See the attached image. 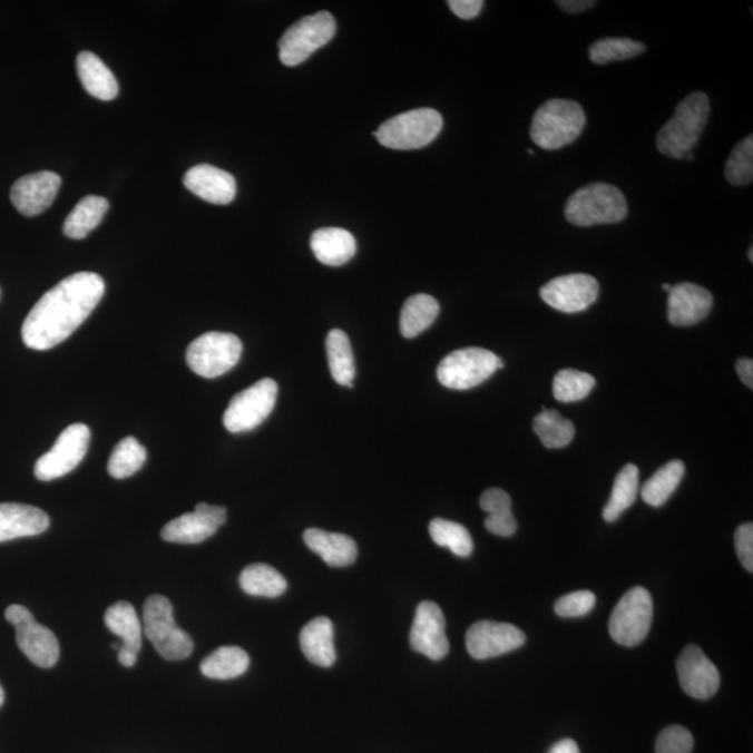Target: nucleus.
<instances>
[{
  "label": "nucleus",
  "mask_w": 753,
  "mask_h": 753,
  "mask_svg": "<svg viewBox=\"0 0 753 753\" xmlns=\"http://www.w3.org/2000/svg\"><path fill=\"white\" fill-rule=\"evenodd\" d=\"M105 282L96 273H77L60 281L31 309L21 336L27 348L48 351L68 340L98 306Z\"/></svg>",
  "instance_id": "f257e3e1"
},
{
  "label": "nucleus",
  "mask_w": 753,
  "mask_h": 753,
  "mask_svg": "<svg viewBox=\"0 0 753 753\" xmlns=\"http://www.w3.org/2000/svg\"><path fill=\"white\" fill-rule=\"evenodd\" d=\"M711 114L705 92H692L675 108L673 118L658 131L656 146L668 158L683 159L700 141Z\"/></svg>",
  "instance_id": "f03ea898"
},
{
  "label": "nucleus",
  "mask_w": 753,
  "mask_h": 753,
  "mask_svg": "<svg viewBox=\"0 0 753 753\" xmlns=\"http://www.w3.org/2000/svg\"><path fill=\"white\" fill-rule=\"evenodd\" d=\"M627 214L624 193L608 183H590L569 196L565 204V218L580 228L622 223Z\"/></svg>",
  "instance_id": "7ed1b4c3"
},
{
  "label": "nucleus",
  "mask_w": 753,
  "mask_h": 753,
  "mask_svg": "<svg viewBox=\"0 0 753 753\" xmlns=\"http://www.w3.org/2000/svg\"><path fill=\"white\" fill-rule=\"evenodd\" d=\"M586 115L571 99H550L536 110L530 126L531 140L542 149L554 151L573 144L583 135Z\"/></svg>",
  "instance_id": "20e7f679"
},
{
  "label": "nucleus",
  "mask_w": 753,
  "mask_h": 753,
  "mask_svg": "<svg viewBox=\"0 0 753 753\" xmlns=\"http://www.w3.org/2000/svg\"><path fill=\"white\" fill-rule=\"evenodd\" d=\"M143 630L165 661H185L195 649L190 635L177 627L174 607L165 596H149L144 603Z\"/></svg>",
  "instance_id": "39448f33"
},
{
  "label": "nucleus",
  "mask_w": 753,
  "mask_h": 753,
  "mask_svg": "<svg viewBox=\"0 0 753 753\" xmlns=\"http://www.w3.org/2000/svg\"><path fill=\"white\" fill-rule=\"evenodd\" d=\"M442 116L436 109L420 108L394 116L373 135L380 144L392 149H418L429 146L442 130Z\"/></svg>",
  "instance_id": "423d86ee"
},
{
  "label": "nucleus",
  "mask_w": 753,
  "mask_h": 753,
  "mask_svg": "<svg viewBox=\"0 0 753 753\" xmlns=\"http://www.w3.org/2000/svg\"><path fill=\"white\" fill-rule=\"evenodd\" d=\"M502 368V360L487 349L464 348L441 360L437 379L447 389L470 390L483 384Z\"/></svg>",
  "instance_id": "0eeeda50"
},
{
  "label": "nucleus",
  "mask_w": 753,
  "mask_h": 753,
  "mask_svg": "<svg viewBox=\"0 0 753 753\" xmlns=\"http://www.w3.org/2000/svg\"><path fill=\"white\" fill-rule=\"evenodd\" d=\"M239 338L229 332H207L187 348L188 368L204 379H217L234 369L242 358Z\"/></svg>",
  "instance_id": "6e6552de"
},
{
  "label": "nucleus",
  "mask_w": 753,
  "mask_h": 753,
  "mask_svg": "<svg viewBox=\"0 0 753 753\" xmlns=\"http://www.w3.org/2000/svg\"><path fill=\"white\" fill-rule=\"evenodd\" d=\"M336 23L334 16L319 12L306 16L290 27L280 41V59L285 66H297L312 57L334 38Z\"/></svg>",
  "instance_id": "1a4fd4ad"
},
{
  "label": "nucleus",
  "mask_w": 753,
  "mask_h": 753,
  "mask_svg": "<svg viewBox=\"0 0 753 753\" xmlns=\"http://www.w3.org/2000/svg\"><path fill=\"white\" fill-rule=\"evenodd\" d=\"M653 600L649 591L636 586L627 591L614 608L608 623L612 638L623 646H638L649 634Z\"/></svg>",
  "instance_id": "9d476101"
},
{
  "label": "nucleus",
  "mask_w": 753,
  "mask_h": 753,
  "mask_svg": "<svg viewBox=\"0 0 753 753\" xmlns=\"http://www.w3.org/2000/svg\"><path fill=\"white\" fill-rule=\"evenodd\" d=\"M278 397V384L263 379L232 398L224 413L225 429L231 433H246L258 428L273 412Z\"/></svg>",
  "instance_id": "9b49d317"
},
{
  "label": "nucleus",
  "mask_w": 753,
  "mask_h": 753,
  "mask_svg": "<svg viewBox=\"0 0 753 753\" xmlns=\"http://www.w3.org/2000/svg\"><path fill=\"white\" fill-rule=\"evenodd\" d=\"M16 629V642L29 661L41 668H51L59 661V642L51 629L36 622L26 607L13 605L4 613Z\"/></svg>",
  "instance_id": "f8f14e48"
},
{
  "label": "nucleus",
  "mask_w": 753,
  "mask_h": 753,
  "mask_svg": "<svg viewBox=\"0 0 753 753\" xmlns=\"http://www.w3.org/2000/svg\"><path fill=\"white\" fill-rule=\"evenodd\" d=\"M90 439V429L86 424L69 426L60 433L52 450L38 459L35 469L36 478L51 481L70 473L85 459Z\"/></svg>",
  "instance_id": "ddd939ff"
},
{
  "label": "nucleus",
  "mask_w": 753,
  "mask_h": 753,
  "mask_svg": "<svg viewBox=\"0 0 753 753\" xmlns=\"http://www.w3.org/2000/svg\"><path fill=\"white\" fill-rule=\"evenodd\" d=\"M599 282L588 274H569L547 282L540 297L548 306L563 313H579L589 309L599 296Z\"/></svg>",
  "instance_id": "4468645a"
},
{
  "label": "nucleus",
  "mask_w": 753,
  "mask_h": 753,
  "mask_svg": "<svg viewBox=\"0 0 753 753\" xmlns=\"http://www.w3.org/2000/svg\"><path fill=\"white\" fill-rule=\"evenodd\" d=\"M226 509L209 503H197L195 511L183 514L164 526L160 536L165 541L179 545H197L217 534L226 522Z\"/></svg>",
  "instance_id": "2eb2a0df"
},
{
  "label": "nucleus",
  "mask_w": 753,
  "mask_h": 753,
  "mask_svg": "<svg viewBox=\"0 0 753 753\" xmlns=\"http://www.w3.org/2000/svg\"><path fill=\"white\" fill-rule=\"evenodd\" d=\"M409 642L414 652L436 662L442 661L450 652L444 613L434 602L426 600L418 606Z\"/></svg>",
  "instance_id": "dca6fc26"
},
{
  "label": "nucleus",
  "mask_w": 753,
  "mask_h": 753,
  "mask_svg": "<svg viewBox=\"0 0 753 753\" xmlns=\"http://www.w3.org/2000/svg\"><path fill=\"white\" fill-rule=\"evenodd\" d=\"M525 642L524 630L507 623H475L467 634L468 652L476 661H487V658L506 655V653L519 649Z\"/></svg>",
  "instance_id": "f3484780"
},
{
  "label": "nucleus",
  "mask_w": 753,
  "mask_h": 753,
  "mask_svg": "<svg viewBox=\"0 0 753 753\" xmlns=\"http://www.w3.org/2000/svg\"><path fill=\"white\" fill-rule=\"evenodd\" d=\"M681 688L695 700L706 701L716 695L720 673L700 646H686L677 661Z\"/></svg>",
  "instance_id": "a211bd4d"
},
{
  "label": "nucleus",
  "mask_w": 753,
  "mask_h": 753,
  "mask_svg": "<svg viewBox=\"0 0 753 753\" xmlns=\"http://www.w3.org/2000/svg\"><path fill=\"white\" fill-rule=\"evenodd\" d=\"M60 185H62V179L55 172H36V174L20 177L14 183L10 198L16 209L25 217H36L51 207Z\"/></svg>",
  "instance_id": "6ab92c4d"
},
{
  "label": "nucleus",
  "mask_w": 753,
  "mask_h": 753,
  "mask_svg": "<svg viewBox=\"0 0 753 753\" xmlns=\"http://www.w3.org/2000/svg\"><path fill=\"white\" fill-rule=\"evenodd\" d=\"M105 625L110 633L124 640L118 651L121 666L129 668L135 666L138 653L141 651L143 636V624L135 607L127 602L115 603L105 613Z\"/></svg>",
  "instance_id": "aec40b11"
},
{
  "label": "nucleus",
  "mask_w": 753,
  "mask_h": 753,
  "mask_svg": "<svg viewBox=\"0 0 753 753\" xmlns=\"http://www.w3.org/2000/svg\"><path fill=\"white\" fill-rule=\"evenodd\" d=\"M712 307V293L691 282L675 285L668 292V321L673 325L690 326L701 323Z\"/></svg>",
  "instance_id": "412c9836"
},
{
  "label": "nucleus",
  "mask_w": 753,
  "mask_h": 753,
  "mask_svg": "<svg viewBox=\"0 0 753 753\" xmlns=\"http://www.w3.org/2000/svg\"><path fill=\"white\" fill-rule=\"evenodd\" d=\"M183 183L193 195L217 206H226L234 202L236 196L235 177L213 165L193 166L186 172Z\"/></svg>",
  "instance_id": "4be33fe9"
},
{
  "label": "nucleus",
  "mask_w": 753,
  "mask_h": 753,
  "mask_svg": "<svg viewBox=\"0 0 753 753\" xmlns=\"http://www.w3.org/2000/svg\"><path fill=\"white\" fill-rule=\"evenodd\" d=\"M49 528V517L42 509L26 503H0V541L43 534Z\"/></svg>",
  "instance_id": "5701e85b"
},
{
  "label": "nucleus",
  "mask_w": 753,
  "mask_h": 753,
  "mask_svg": "<svg viewBox=\"0 0 753 753\" xmlns=\"http://www.w3.org/2000/svg\"><path fill=\"white\" fill-rule=\"evenodd\" d=\"M310 550L319 554L330 567H348L356 561V541L346 535L323 529H307L303 535Z\"/></svg>",
  "instance_id": "b1692460"
},
{
  "label": "nucleus",
  "mask_w": 753,
  "mask_h": 753,
  "mask_svg": "<svg viewBox=\"0 0 753 753\" xmlns=\"http://www.w3.org/2000/svg\"><path fill=\"white\" fill-rule=\"evenodd\" d=\"M310 246L315 258L321 264L330 267H340V265L351 262L356 254V239L346 229L323 228L314 232Z\"/></svg>",
  "instance_id": "393cba45"
},
{
  "label": "nucleus",
  "mask_w": 753,
  "mask_h": 753,
  "mask_svg": "<svg viewBox=\"0 0 753 753\" xmlns=\"http://www.w3.org/2000/svg\"><path fill=\"white\" fill-rule=\"evenodd\" d=\"M77 75L85 90L101 101H113L119 94V85L113 71L92 52H81L76 60Z\"/></svg>",
  "instance_id": "a878e982"
},
{
  "label": "nucleus",
  "mask_w": 753,
  "mask_h": 753,
  "mask_svg": "<svg viewBox=\"0 0 753 753\" xmlns=\"http://www.w3.org/2000/svg\"><path fill=\"white\" fill-rule=\"evenodd\" d=\"M301 646L309 662L315 666L331 667L336 658L334 625L329 618H314L302 629Z\"/></svg>",
  "instance_id": "bb28decb"
},
{
  "label": "nucleus",
  "mask_w": 753,
  "mask_h": 753,
  "mask_svg": "<svg viewBox=\"0 0 753 753\" xmlns=\"http://www.w3.org/2000/svg\"><path fill=\"white\" fill-rule=\"evenodd\" d=\"M107 198L87 196L80 201L63 224V234L70 239L80 241L97 228L108 213Z\"/></svg>",
  "instance_id": "cd10ccee"
},
{
  "label": "nucleus",
  "mask_w": 753,
  "mask_h": 753,
  "mask_svg": "<svg viewBox=\"0 0 753 753\" xmlns=\"http://www.w3.org/2000/svg\"><path fill=\"white\" fill-rule=\"evenodd\" d=\"M480 507L489 517L485 520L490 534L509 537L517 531V520L512 515V501L508 492L501 489H489L480 497Z\"/></svg>",
  "instance_id": "c85d7f7f"
},
{
  "label": "nucleus",
  "mask_w": 753,
  "mask_h": 753,
  "mask_svg": "<svg viewBox=\"0 0 753 753\" xmlns=\"http://www.w3.org/2000/svg\"><path fill=\"white\" fill-rule=\"evenodd\" d=\"M440 304L433 296L419 293L408 299L401 312V332L405 338L418 336L439 317Z\"/></svg>",
  "instance_id": "c756f323"
},
{
  "label": "nucleus",
  "mask_w": 753,
  "mask_h": 753,
  "mask_svg": "<svg viewBox=\"0 0 753 753\" xmlns=\"http://www.w3.org/2000/svg\"><path fill=\"white\" fill-rule=\"evenodd\" d=\"M639 492V469L633 463L625 464L614 481L610 500L603 509L606 522H616L628 508L634 506Z\"/></svg>",
  "instance_id": "7c9ffc66"
},
{
  "label": "nucleus",
  "mask_w": 753,
  "mask_h": 753,
  "mask_svg": "<svg viewBox=\"0 0 753 753\" xmlns=\"http://www.w3.org/2000/svg\"><path fill=\"white\" fill-rule=\"evenodd\" d=\"M325 348L332 379L338 384L352 389L356 368H354L351 341L345 332L331 330L326 335Z\"/></svg>",
  "instance_id": "2f4dec72"
},
{
  "label": "nucleus",
  "mask_w": 753,
  "mask_h": 753,
  "mask_svg": "<svg viewBox=\"0 0 753 753\" xmlns=\"http://www.w3.org/2000/svg\"><path fill=\"white\" fill-rule=\"evenodd\" d=\"M251 666L247 652L237 646H223L214 651L202 662V673L213 679L241 677Z\"/></svg>",
  "instance_id": "473e14b6"
},
{
  "label": "nucleus",
  "mask_w": 753,
  "mask_h": 753,
  "mask_svg": "<svg viewBox=\"0 0 753 753\" xmlns=\"http://www.w3.org/2000/svg\"><path fill=\"white\" fill-rule=\"evenodd\" d=\"M239 584L245 594L271 599L284 595L287 588L282 574L267 564L248 565L241 574Z\"/></svg>",
  "instance_id": "72a5a7b5"
},
{
  "label": "nucleus",
  "mask_w": 753,
  "mask_h": 753,
  "mask_svg": "<svg viewBox=\"0 0 753 753\" xmlns=\"http://www.w3.org/2000/svg\"><path fill=\"white\" fill-rule=\"evenodd\" d=\"M684 475L685 464L683 461H672L664 464L642 487V500L651 507L658 508L664 506L668 501V498L673 496V492L677 490Z\"/></svg>",
  "instance_id": "f704fd0d"
},
{
  "label": "nucleus",
  "mask_w": 753,
  "mask_h": 753,
  "mask_svg": "<svg viewBox=\"0 0 753 753\" xmlns=\"http://www.w3.org/2000/svg\"><path fill=\"white\" fill-rule=\"evenodd\" d=\"M534 430L548 450L567 447L571 444L575 437V426L571 420L546 408H542L541 413L535 418Z\"/></svg>",
  "instance_id": "c9c22d12"
},
{
  "label": "nucleus",
  "mask_w": 753,
  "mask_h": 753,
  "mask_svg": "<svg viewBox=\"0 0 753 753\" xmlns=\"http://www.w3.org/2000/svg\"><path fill=\"white\" fill-rule=\"evenodd\" d=\"M147 451L135 437H126L116 444L109 458L108 472L114 479H126L146 463Z\"/></svg>",
  "instance_id": "e433bc0d"
},
{
  "label": "nucleus",
  "mask_w": 753,
  "mask_h": 753,
  "mask_svg": "<svg viewBox=\"0 0 753 753\" xmlns=\"http://www.w3.org/2000/svg\"><path fill=\"white\" fill-rule=\"evenodd\" d=\"M429 531L436 545L450 548L458 557H469L473 551L472 536L462 525L436 518L431 520Z\"/></svg>",
  "instance_id": "4c0bfd02"
},
{
  "label": "nucleus",
  "mask_w": 753,
  "mask_h": 753,
  "mask_svg": "<svg viewBox=\"0 0 753 753\" xmlns=\"http://www.w3.org/2000/svg\"><path fill=\"white\" fill-rule=\"evenodd\" d=\"M595 385L594 375L573 369L561 370L554 376L552 394L559 402H578L585 400Z\"/></svg>",
  "instance_id": "58836bf2"
},
{
  "label": "nucleus",
  "mask_w": 753,
  "mask_h": 753,
  "mask_svg": "<svg viewBox=\"0 0 753 753\" xmlns=\"http://www.w3.org/2000/svg\"><path fill=\"white\" fill-rule=\"evenodd\" d=\"M645 51V43L630 38H603L590 47L589 57L596 65H607L633 59Z\"/></svg>",
  "instance_id": "ea45409f"
},
{
  "label": "nucleus",
  "mask_w": 753,
  "mask_h": 753,
  "mask_svg": "<svg viewBox=\"0 0 753 753\" xmlns=\"http://www.w3.org/2000/svg\"><path fill=\"white\" fill-rule=\"evenodd\" d=\"M725 179L733 186H746L753 179V137L736 144L725 164Z\"/></svg>",
  "instance_id": "a19ab883"
},
{
  "label": "nucleus",
  "mask_w": 753,
  "mask_h": 753,
  "mask_svg": "<svg viewBox=\"0 0 753 753\" xmlns=\"http://www.w3.org/2000/svg\"><path fill=\"white\" fill-rule=\"evenodd\" d=\"M596 596L589 590H578L559 597L554 606L557 616L564 618L584 617L594 610Z\"/></svg>",
  "instance_id": "79ce46f5"
},
{
  "label": "nucleus",
  "mask_w": 753,
  "mask_h": 753,
  "mask_svg": "<svg viewBox=\"0 0 753 753\" xmlns=\"http://www.w3.org/2000/svg\"><path fill=\"white\" fill-rule=\"evenodd\" d=\"M694 750V736L681 725H669L657 736L656 753H691Z\"/></svg>",
  "instance_id": "37998d69"
},
{
  "label": "nucleus",
  "mask_w": 753,
  "mask_h": 753,
  "mask_svg": "<svg viewBox=\"0 0 753 753\" xmlns=\"http://www.w3.org/2000/svg\"><path fill=\"white\" fill-rule=\"evenodd\" d=\"M735 551L747 573H753V525L744 524L735 530Z\"/></svg>",
  "instance_id": "c03bdc74"
},
{
  "label": "nucleus",
  "mask_w": 753,
  "mask_h": 753,
  "mask_svg": "<svg viewBox=\"0 0 753 753\" xmlns=\"http://www.w3.org/2000/svg\"><path fill=\"white\" fill-rule=\"evenodd\" d=\"M448 7L459 19L472 20L478 18L481 9L485 7V2H481V0H450Z\"/></svg>",
  "instance_id": "a18cd8bd"
},
{
  "label": "nucleus",
  "mask_w": 753,
  "mask_h": 753,
  "mask_svg": "<svg viewBox=\"0 0 753 753\" xmlns=\"http://www.w3.org/2000/svg\"><path fill=\"white\" fill-rule=\"evenodd\" d=\"M595 0H559L557 7L568 13H583L595 7Z\"/></svg>",
  "instance_id": "49530a36"
},
{
  "label": "nucleus",
  "mask_w": 753,
  "mask_h": 753,
  "mask_svg": "<svg viewBox=\"0 0 753 753\" xmlns=\"http://www.w3.org/2000/svg\"><path fill=\"white\" fill-rule=\"evenodd\" d=\"M736 373H739L742 383H744L747 389H753V362L752 359L742 358L735 364Z\"/></svg>",
  "instance_id": "de8ad7c7"
},
{
  "label": "nucleus",
  "mask_w": 753,
  "mask_h": 753,
  "mask_svg": "<svg viewBox=\"0 0 753 753\" xmlns=\"http://www.w3.org/2000/svg\"><path fill=\"white\" fill-rule=\"evenodd\" d=\"M548 753H580V751L574 740H563L554 744Z\"/></svg>",
  "instance_id": "09e8293b"
},
{
  "label": "nucleus",
  "mask_w": 753,
  "mask_h": 753,
  "mask_svg": "<svg viewBox=\"0 0 753 753\" xmlns=\"http://www.w3.org/2000/svg\"><path fill=\"white\" fill-rule=\"evenodd\" d=\"M4 702V691L2 688V685H0V707H2Z\"/></svg>",
  "instance_id": "8fccbe9b"
},
{
  "label": "nucleus",
  "mask_w": 753,
  "mask_h": 753,
  "mask_svg": "<svg viewBox=\"0 0 753 753\" xmlns=\"http://www.w3.org/2000/svg\"><path fill=\"white\" fill-rule=\"evenodd\" d=\"M747 257H750V262L753 263V248L750 247V252H747Z\"/></svg>",
  "instance_id": "3c124183"
},
{
  "label": "nucleus",
  "mask_w": 753,
  "mask_h": 753,
  "mask_svg": "<svg viewBox=\"0 0 753 753\" xmlns=\"http://www.w3.org/2000/svg\"><path fill=\"white\" fill-rule=\"evenodd\" d=\"M672 287H673L672 285L663 284V290L666 291V292H669V290H672Z\"/></svg>",
  "instance_id": "603ef678"
}]
</instances>
